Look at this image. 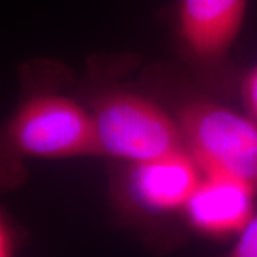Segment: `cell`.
Wrapping results in <instances>:
<instances>
[{"label": "cell", "mask_w": 257, "mask_h": 257, "mask_svg": "<svg viewBox=\"0 0 257 257\" xmlns=\"http://www.w3.org/2000/svg\"><path fill=\"white\" fill-rule=\"evenodd\" d=\"M60 74L49 62L23 66L19 103L0 124V190L23 184L28 160L97 155L90 113L62 92Z\"/></svg>", "instance_id": "1"}, {"label": "cell", "mask_w": 257, "mask_h": 257, "mask_svg": "<svg viewBox=\"0 0 257 257\" xmlns=\"http://www.w3.org/2000/svg\"><path fill=\"white\" fill-rule=\"evenodd\" d=\"M184 149L202 173L224 175L257 192V121L217 101L194 99L179 110Z\"/></svg>", "instance_id": "2"}, {"label": "cell", "mask_w": 257, "mask_h": 257, "mask_svg": "<svg viewBox=\"0 0 257 257\" xmlns=\"http://www.w3.org/2000/svg\"><path fill=\"white\" fill-rule=\"evenodd\" d=\"M240 96L246 113L257 121V64H254L240 82Z\"/></svg>", "instance_id": "8"}, {"label": "cell", "mask_w": 257, "mask_h": 257, "mask_svg": "<svg viewBox=\"0 0 257 257\" xmlns=\"http://www.w3.org/2000/svg\"><path fill=\"white\" fill-rule=\"evenodd\" d=\"M202 176L192 155L180 149L130 166L123 199L132 210L142 214H170L183 210Z\"/></svg>", "instance_id": "4"}, {"label": "cell", "mask_w": 257, "mask_h": 257, "mask_svg": "<svg viewBox=\"0 0 257 257\" xmlns=\"http://www.w3.org/2000/svg\"><path fill=\"white\" fill-rule=\"evenodd\" d=\"M13 236L8 221L0 214V257H12Z\"/></svg>", "instance_id": "9"}, {"label": "cell", "mask_w": 257, "mask_h": 257, "mask_svg": "<svg viewBox=\"0 0 257 257\" xmlns=\"http://www.w3.org/2000/svg\"><path fill=\"white\" fill-rule=\"evenodd\" d=\"M229 257H257V213L239 233V239Z\"/></svg>", "instance_id": "7"}, {"label": "cell", "mask_w": 257, "mask_h": 257, "mask_svg": "<svg viewBox=\"0 0 257 257\" xmlns=\"http://www.w3.org/2000/svg\"><path fill=\"white\" fill-rule=\"evenodd\" d=\"M246 10L247 0H177L176 28L182 46L197 63H226Z\"/></svg>", "instance_id": "5"}, {"label": "cell", "mask_w": 257, "mask_h": 257, "mask_svg": "<svg viewBox=\"0 0 257 257\" xmlns=\"http://www.w3.org/2000/svg\"><path fill=\"white\" fill-rule=\"evenodd\" d=\"M256 190L224 175L203 173L184 206L193 230L211 237L239 234L254 214Z\"/></svg>", "instance_id": "6"}, {"label": "cell", "mask_w": 257, "mask_h": 257, "mask_svg": "<svg viewBox=\"0 0 257 257\" xmlns=\"http://www.w3.org/2000/svg\"><path fill=\"white\" fill-rule=\"evenodd\" d=\"M90 117L99 156L133 165L184 149L177 121L138 93H107L94 104Z\"/></svg>", "instance_id": "3"}]
</instances>
